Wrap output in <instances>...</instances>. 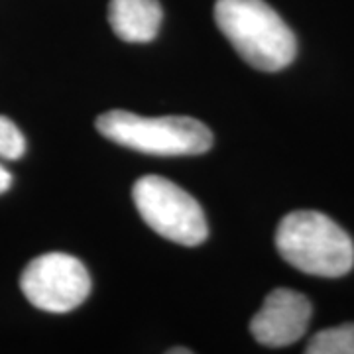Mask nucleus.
<instances>
[{
	"label": "nucleus",
	"mask_w": 354,
	"mask_h": 354,
	"mask_svg": "<svg viewBox=\"0 0 354 354\" xmlns=\"http://www.w3.org/2000/svg\"><path fill=\"white\" fill-rule=\"evenodd\" d=\"M215 22L254 69L274 73L295 59L297 41L291 28L264 0H216Z\"/></svg>",
	"instance_id": "1"
},
{
	"label": "nucleus",
	"mask_w": 354,
	"mask_h": 354,
	"mask_svg": "<svg viewBox=\"0 0 354 354\" xmlns=\"http://www.w3.org/2000/svg\"><path fill=\"white\" fill-rule=\"evenodd\" d=\"M279 256L299 272L319 278H342L354 266L351 236L319 211H295L276 230Z\"/></svg>",
	"instance_id": "2"
},
{
	"label": "nucleus",
	"mask_w": 354,
	"mask_h": 354,
	"mask_svg": "<svg viewBox=\"0 0 354 354\" xmlns=\"http://www.w3.org/2000/svg\"><path fill=\"white\" fill-rule=\"evenodd\" d=\"M104 138L150 156H199L211 150L213 134L189 116L146 118L128 111H109L97 118Z\"/></svg>",
	"instance_id": "3"
},
{
	"label": "nucleus",
	"mask_w": 354,
	"mask_h": 354,
	"mask_svg": "<svg viewBox=\"0 0 354 354\" xmlns=\"http://www.w3.org/2000/svg\"><path fill=\"white\" fill-rule=\"evenodd\" d=\"M132 199L144 223L160 236L183 246L207 241L209 227L201 205L169 179L140 177L132 187Z\"/></svg>",
	"instance_id": "4"
},
{
	"label": "nucleus",
	"mask_w": 354,
	"mask_h": 354,
	"mask_svg": "<svg viewBox=\"0 0 354 354\" xmlns=\"http://www.w3.org/2000/svg\"><path fill=\"white\" fill-rule=\"evenodd\" d=\"M20 290L34 307L48 313H69L91 293V276L85 264L64 252H48L26 266Z\"/></svg>",
	"instance_id": "5"
},
{
	"label": "nucleus",
	"mask_w": 354,
	"mask_h": 354,
	"mask_svg": "<svg viewBox=\"0 0 354 354\" xmlns=\"http://www.w3.org/2000/svg\"><path fill=\"white\" fill-rule=\"evenodd\" d=\"M313 307L304 293L286 288L274 290L250 321V333L264 346L281 348L297 342L309 327Z\"/></svg>",
	"instance_id": "6"
},
{
	"label": "nucleus",
	"mask_w": 354,
	"mask_h": 354,
	"mask_svg": "<svg viewBox=\"0 0 354 354\" xmlns=\"http://www.w3.org/2000/svg\"><path fill=\"white\" fill-rule=\"evenodd\" d=\"M164 10L158 0H111L109 22L116 38L128 44L152 41L162 26Z\"/></svg>",
	"instance_id": "7"
},
{
	"label": "nucleus",
	"mask_w": 354,
	"mask_h": 354,
	"mask_svg": "<svg viewBox=\"0 0 354 354\" xmlns=\"http://www.w3.org/2000/svg\"><path fill=\"white\" fill-rule=\"evenodd\" d=\"M307 354H354V323L319 330L309 341Z\"/></svg>",
	"instance_id": "8"
},
{
	"label": "nucleus",
	"mask_w": 354,
	"mask_h": 354,
	"mask_svg": "<svg viewBox=\"0 0 354 354\" xmlns=\"http://www.w3.org/2000/svg\"><path fill=\"white\" fill-rule=\"evenodd\" d=\"M26 152V140L10 118L0 116V158L18 160Z\"/></svg>",
	"instance_id": "9"
},
{
	"label": "nucleus",
	"mask_w": 354,
	"mask_h": 354,
	"mask_svg": "<svg viewBox=\"0 0 354 354\" xmlns=\"http://www.w3.org/2000/svg\"><path fill=\"white\" fill-rule=\"evenodd\" d=\"M10 185H12V176H10V171H8L4 165H0V195L10 189Z\"/></svg>",
	"instance_id": "10"
},
{
	"label": "nucleus",
	"mask_w": 354,
	"mask_h": 354,
	"mask_svg": "<svg viewBox=\"0 0 354 354\" xmlns=\"http://www.w3.org/2000/svg\"><path fill=\"white\" fill-rule=\"evenodd\" d=\"M191 351H187V348H171L169 351V354H189Z\"/></svg>",
	"instance_id": "11"
}]
</instances>
